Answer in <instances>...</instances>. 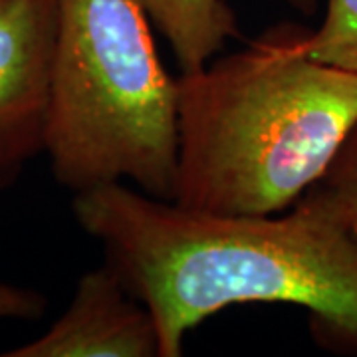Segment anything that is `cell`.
<instances>
[{"mask_svg":"<svg viewBox=\"0 0 357 357\" xmlns=\"http://www.w3.org/2000/svg\"><path fill=\"white\" fill-rule=\"evenodd\" d=\"M175 52L181 72L208 64L238 38L236 16L225 0H137Z\"/></svg>","mask_w":357,"mask_h":357,"instance_id":"8992f818","label":"cell"},{"mask_svg":"<svg viewBox=\"0 0 357 357\" xmlns=\"http://www.w3.org/2000/svg\"><path fill=\"white\" fill-rule=\"evenodd\" d=\"M6 357H159L151 310L109 262L86 272L70 306L40 337Z\"/></svg>","mask_w":357,"mask_h":357,"instance_id":"5b68a950","label":"cell"},{"mask_svg":"<svg viewBox=\"0 0 357 357\" xmlns=\"http://www.w3.org/2000/svg\"><path fill=\"white\" fill-rule=\"evenodd\" d=\"M310 192L357 236V126Z\"/></svg>","mask_w":357,"mask_h":357,"instance_id":"ba28073f","label":"cell"},{"mask_svg":"<svg viewBox=\"0 0 357 357\" xmlns=\"http://www.w3.org/2000/svg\"><path fill=\"white\" fill-rule=\"evenodd\" d=\"M312 6L314 0H290ZM302 48L310 58L357 72V0H326V16L318 30L304 32Z\"/></svg>","mask_w":357,"mask_h":357,"instance_id":"52a82bcc","label":"cell"},{"mask_svg":"<svg viewBox=\"0 0 357 357\" xmlns=\"http://www.w3.org/2000/svg\"><path fill=\"white\" fill-rule=\"evenodd\" d=\"M79 227L151 310L159 357L234 304H294L316 332L357 349V236L306 191L288 215H217L121 183L76 192Z\"/></svg>","mask_w":357,"mask_h":357,"instance_id":"6da1fadb","label":"cell"},{"mask_svg":"<svg viewBox=\"0 0 357 357\" xmlns=\"http://www.w3.org/2000/svg\"><path fill=\"white\" fill-rule=\"evenodd\" d=\"M177 79L137 0H58L46 151L72 191L131 181L173 201Z\"/></svg>","mask_w":357,"mask_h":357,"instance_id":"3957f363","label":"cell"},{"mask_svg":"<svg viewBox=\"0 0 357 357\" xmlns=\"http://www.w3.org/2000/svg\"><path fill=\"white\" fill-rule=\"evenodd\" d=\"M282 26L177 77L173 201L278 215L310 191L357 126V72L310 58Z\"/></svg>","mask_w":357,"mask_h":357,"instance_id":"7a4b0ae2","label":"cell"},{"mask_svg":"<svg viewBox=\"0 0 357 357\" xmlns=\"http://www.w3.org/2000/svg\"><path fill=\"white\" fill-rule=\"evenodd\" d=\"M58 0H0V189L46 151Z\"/></svg>","mask_w":357,"mask_h":357,"instance_id":"277c9868","label":"cell"},{"mask_svg":"<svg viewBox=\"0 0 357 357\" xmlns=\"http://www.w3.org/2000/svg\"><path fill=\"white\" fill-rule=\"evenodd\" d=\"M44 310L46 300L38 292L0 282V319H38Z\"/></svg>","mask_w":357,"mask_h":357,"instance_id":"9c48e42d","label":"cell"}]
</instances>
